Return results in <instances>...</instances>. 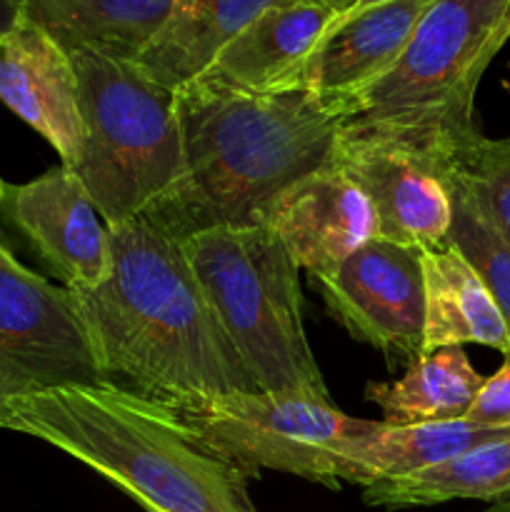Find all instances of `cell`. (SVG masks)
<instances>
[{"label":"cell","instance_id":"29","mask_svg":"<svg viewBox=\"0 0 510 512\" xmlns=\"http://www.w3.org/2000/svg\"><path fill=\"white\" fill-rule=\"evenodd\" d=\"M3 188H5V183H3V178H0V200H3Z\"/></svg>","mask_w":510,"mask_h":512},{"label":"cell","instance_id":"4","mask_svg":"<svg viewBox=\"0 0 510 512\" xmlns=\"http://www.w3.org/2000/svg\"><path fill=\"white\" fill-rule=\"evenodd\" d=\"M510 40V0H435L393 68L355 95L343 125L450 168L480 135L475 93Z\"/></svg>","mask_w":510,"mask_h":512},{"label":"cell","instance_id":"26","mask_svg":"<svg viewBox=\"0 0 510 512\" xmlns=\"http://www.w3.org/2000/svg\"><path fill=\"white\" fill-rule=\"evenodd\" d=\"M380 3H388V0H345V10L338 15V18H343V15L360 13V10H368V8H373V5H380Z\"/></svg>","mask_w":510,"mask_h":512},{"label":"cell","instance_id":"2","mask_svg":"<svg viewBox=\"0 0 510 512\" xmlns=\"http://www.w3.org/2000/svg\"><path fill=\"white\" fill-rule=\"evenodd\" d=\"M175 93L183 170L143 215L180 243L265 225L290 185L333 160L343 120L313 90L260 95L200 75Z\"/></svg>","mask_w":510,"mask_h":512},{"label":"cell","instance_id":"27","mask_svg":"<svg viewBox=\"0 0 510 512\" xmlns=\"http://www.w3.org/2000/svg\"><path fill=\"white\" fill-rule=\"evenodd\" d=\"M310 3H318V5H325V8L335 10V13H343L345 10V0H310Z\"/></svg>","mask_w":510,"mask_h":512},{"label":"cell","instance_id":"9","mask_svg":"<svg viewBox=\"0 0 510 512\" xmlns=\"http://www.w3.org/2000/svg\"><path fill=\"white\" fill-rule=\"evenodd\" d=\"M315 283L330 315L355 340L408 365L423 355L425 285L418 248L375 238Z\"/></svg>","mask_w":510,"mask_h":512},{"label":"cell","instance_id":"10","mask_svg":"<svg viewBox=\"0 0 510 512\" xmlns=\"http://www.w3.org/2000/svg\"><path fill=\"white\" fill-rule=\"evenodd\" d=\"M333 165L368 195L380 238L418 250L448 245L453 200L445 165L348 125H340Z\"/></svg>","mask_w":510,"mask_h":512},{"label":"cell","instance_id":"19","mask_svg":"<svg viewBox=\"0 0 510 512\" xmlns=\"http://www.w3.org/2000/svg\"><path fill=\"white\" fill-rule=\"evenodd\" d=\"M505 438H510V428H493L465 418L400 428L380 420L373 433L360 438L348 450L340 483L368 488L378 480L405 478Z\"/></svg>","mask_w":510,"mask_h":512},{"label":"cell","instance_id":"25","mask_svg":"<svg viewBox=\"0 0 510 512\" xmlns=\"http://www.w3.org/2000/svg\"><path fill=\"white\" fill-rule=\"evenodd\" d=\"M20 23H23L20 0H0V40L13 33Z\"/></svg>","mask_w":510,"mask_h":512},{"label":"cell","instance_id":"3","mask_svg":"<svg viewBox=\"0 0 510 512\" xmlns=\"http://www.w3.org/2000/svg\"><path fill=\"white\" fill-rule=\"evenodd\" d=\"M0 428L63 450L148 512H255L245 475L183 415L120 385H65L0 413Z\"/></svg>","mask_w":510,"mask_h":512},{"label":"cell","instance_id":"18","mask_svg":"<svg viewBox=\"0 0 510 512\" xmlns=\"http://www.w3.org/2000/svg\"><path fill=\"white\" fill-rule=\"evenodd\" d=\"M275 3L283 0H173L168 20L135 63L158 83L183 88L200 78L220 50Z\"/></svg>","mask_w":510,"mask_h":512},{"label":"cell","instance_id":"12","mask_svg":"<svg viewBox=\"0 0 510 512\" xmlns=\"http://www.w3.org/2000/svg\"><path fill=\"white\" fill-rule=\"evenodd\" d=\"M265 225L283 243L295 268L308 270L313 280L333 275L348 255L380 238L368 195L333 160L290 185Z\"/></svg>","mask_w":510,"mask_h":512},{"label":"cell","instance_id":"11","mask_svg":"<svg viewBox=\"0 0 510 512\" xmlns=\"http://www.w3.org/2000/svg\"><path fill=\"white\" fill-rule=\"evenodd\" d=\"M0 213L68 290L100 285L110 268L108 223L73 168L60 163L40 178L3 188Z\"/></svg>","mask_w":510,"mask_h":512},{"label":"cell","instance_id":"5","mask_svg":"<svg viewBox=\"0 0 510 512\" xmlns=\"http://www.w3.org/2000/svg\"><path fill=\"white\" fill-rule=\"evenodd\" d=\"M78 80L83 150L75 175L108 225L148 213L180 178L178 93L135 60L68 53Z\"/></svg>","mask_w":510,"mask_h":512},{"label":"cell","instance_id":"8","mask_svg":"<svg viewBox=\"0 0 510 512\" xmlns=\"http://www.w3.org/2000/svg\"><path fill=\"white\" fill-rule=\"evenodd\" d=\"M98 380L103 373L73 293L23 268L0 240V413Z\"/></svg>","mask_w":510,"mask_h":512},{"label":"cell","instance_id":"6","mask_svg":"<svg viewBox=\"0 0 510 512\" xmlns=\"http://www.w3.org/2000/svg\"><path fill=\"white\" fill-rule=\"evenodd\" d=\"M180 245L258 390L328 395L303 328L298 268L273 230L210 228Z\"/></svg>","mask_w":510,"mask_h":512},{"label":"cell","instance_id":"13","mask_svg":"<svg viewBox=\"0 0 510 512\" xmlns=\"http://www.w3.org/2000/svg\"><path fill=\"white\" fill-rule=\"evenodd\" d=\"M0 103L8 105L73 168L83 150L78 80L68 53L30 23L0 40Z\"/></svg>","mask_w":510,"mask_h":512},{"label":"cell","instance_id":"15","mask_svg":"<svg viewBox=\"0 0 510 512\" xmlns=\"http://www.w3.org/2000/svg\"><path fill=\"white\" fill-rule=\"evenodd\" d=\"M338 13L310 0L270 5L213 60L205 78L245 93L305 88V70Z\"/></svg>","mask_w":510,"mask_h":512},{"label":"cell","instance_id":"21","mask_svg":"<svg viewBox=\"0 0 510 512\" xmlns=\"http://www.w3.org/2000/svg\"><path fill=\"white\" fill-rule=\"evenodd\" d=\"M510 498V438L480 445L453 460L405 478L378 480L363 488L373 508H428L450 500L500 503Z\"/></svg>","mask_w":510,"mask_h":512},{"label":"cell","instance_id":"17","mask_svg":"<svg viewBox=\"0 0 510 512\" xmlns=\"http://www.w3.org/2000/svg\"><path fill=\"white\" fill-rule=\"evenodd\" d=\"M173 0H20L25 23L43 30L65 53L98 50L138 60L168 20Z\"/></svg>","mask_w":510,"mask_h":512},{"label":"cell","instance_id":"16","mask_svg":"<svg viewBox=\"0 0 510 512\" xmlns=\"http://www.w3.org/2000/svg\"><path fill=\"white\" fill-rule=\"evenodd\" d=\"M425 285L423 353L450 345L510 350V325L468 260L453 245L420 250Z\"/></svg>","mask_w":510,"mask_h":512},{"label":"cell","instance_id":"1","mask_svg":"<svg viewBox=\"0 0 510 512\" xmlns=\"http://www.w3.org/2000/svg\"><path fill=\"white\" fill-rule=\"evenodd\" d=\"M110 268L70 290L108 383L170 408L255 393L253 375L220 330L180 240L153 220L108 225Z\"/></svg>","mask_w":510,"mask_h":512},{"label":"cell","instance_id":"23","mask_svg":"<svg viewBox=\"0 0 510 512\" xmlns=\"http://www.w3.org/2000/svg\"><path fill=\"white\" fill-rule=\"evenodd\" d=\"M450 170L468 185L485 218L510 243V138L480 133L455 155Z\"/></svg>","mask_w":510,"mask_h":512},{"label":"cell","instance_id":"24","mask_svg":"<svg viewBox=\"0 0 510 512\" xmlns=\"http://www.w3.org/2000/svg\"><path fill=\"white\" fill-rule=\"evenodd\" d=\"M465 420L493 428H510V350L503 355V365L483 380Z\"/></svg>","mask_w":510,"mask_h":512},{"label":"cell","instance_id":"7","mask_svg":"<svg viewBox=\"0 0 510 512\" xmlns=\"http://www.w3.org/2000/svg\"><path fill=\"white\" fill-rule=\"evenodd\" d=\"M175 410L210 453L245 478L278 470L328 488L340 485L348 450L380 425L350 418L328 395L298 390L230 393Z\"/></svg>","mask_w":510,"mask_h":512},{"label":"cell","instance_id":"28","mask_svg":"<svg viewBox=\"0 0 510 512\" xmlns=\"http://www.w3.org/2000/svg\"><path fill=\"white\" fill-rule=\"evenodd\" d=\"M478 512H510V498L508 500H500V503H490L485 510Z\"/></svg>","mask_w":510,"mask_h":512},{"label":"cell","instance_id":"20","mask_svg":"<svg viewBox=\"0 0 510 512\" xmlns=\"http://www.w3.org/2000/svg\"><path fill=\"white\" fill-rule=\"evenodd\" d=\"M483 375L470 365L460 345L423 353L393 383L368 385V400L383 410L385 425L445 423L465 418Z\"/></svg>","mask_w":510,"mask_h":512},{"label":"cell","instance_id":"22","mask_svg":"<svg viewBox=\"0 0 510 512\" xmlns=\"http://www.w3.org/2000/svg\"><path fill=\"white\" fill-rule=\"evenodd\" d=\"M448 188L450 200H453V223H450L448 243L458 248V253L478 273L510 325V243L493 228V223L475 203L468 185L450 168Z\"/></svg>","mask_w":510,"mask_h":512},{"label":"cell","instance_id":"14","mask_svg":"<svg viewBox=\"0 0 510 512\" xmlns=\"http://www.w3.org/2000/svg\"><path fill=\"white\" fill-rule=\"evenodd\" d=\"M435 0H388L335 18L305 70V88L335 113L383 78L403 55L420 18Z\"/></svg>","mask_w":510,"mask_h":512}]
</instances>
